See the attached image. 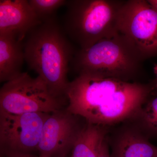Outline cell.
Instances as JSON below:
<instances>
[{
	"label": "cell",
	"instance_id": "obj_1",
	"mask_svg": "<svg viewBox=\"0 0 157 157\" xmlns=\"http://www.w3.org/2000/svg\"><path fill=\"white\" fill-rule=\"evenodd\" d=\"M155 88V82H129L80 74L69 83L67 110L88 123L113 126L133 117Z\"/></svg>",
	"mask_w": 157,
	"mask_h": 157
},
{
	"label": "cell",
	"instance_id": "obj_2",
	"mask_svg": "<svg viewBox=\"0 0 157 157\" xmlns=\"http://www.w3.org/2000/svg\"><path fill=\"white\" fill-rule=\"evenodd\" d=\"M25 61L38 74L56 98L66 97L67 76L76 50L65 34L57 17L42 22L24 42Z\"/></svg>",
	"mask_w": 157,
	"mask_h": 157
},
{
	"label": "cell",
	"instance_id": "obj_3",
	"mask_svg": "<svg viewBox=\"0 0 157 157\" xmlns=\"http://www.w3.org/2000/svg\"><path fill=\"white\" fill-rule=\"evenodd\" d=\"M144 61L121 34L102 39L89 48L76 50L70 64L78 75L94 74L104 78L137 82Z\"/></svg>",
	"mask_w": 157,
	"mask_h": 157
},
{
	"label": "cell",
	"instance_id": "obj_4",
	"mask_svg": "<svg viewBox=\"0 0 157 157\" xmlns=\"http://www.w3.org/2000/svg\"><path fill=\"white\" fill-rule=\"evenodd\" d=\"M125 1L68 0L62 27L80 49L119 33V14Z\"/></svg>",
	"mask_w": 157,
	"mask_h": 157
},
{
	"label": "cell",
	"instance_id": "obj_5",
	"mask_svg": "<svg viewBox=\"0 0 157 157\" xmlns=\"http://www.w3.org/2000/svg\"><path fill=\"white\" fill-rule=\"evenodd\" d=\"M62 98H56L39 76L26 72L5 82L0 90V111L14 114L52 113L61 109Z\"/></svg>",
	"mask_w": 157,
	"mask_h": 157
},
{
	"label": "cell",
	"instance_id": "obj_6",
	"mask_svg": "<svg viewBox=\"0 0 157 157\" xmlns=\"http://www.w3.org/2000/svg\"><path fill=\"white\" fill-rule=\"evenodd\" d=\"M118 29L144 61L157 56V9L147 0L125 1Z\"/></svg>",
	"mask_w": 157,
	"mask_h": 157
},
{
	"label": "cell",
	"instance_id": "obj_7",
	"mask_svg": "<svg viewBox=\"0 0 157 157\" xmlns=\"http://www.w3.org/2000/svg\"><path fill=\"white\" fill-rule=\"evenodd\" d=\"M51 113L14 114L0 111L1 149L9 156L37 150L43 125Z\"/></svg>",
	"mask_w": 157,
	"mask_h": 157
},
{
	"label": "cell",
	"instance_id": "obj_8",
	"mask_svg": "<svg viewBox=\"0 0 157 157\" xmlns=\"http://www.w3.org/2000/svg\"><path fill=\"white\" fill-rule=\"evenodd\" d=\"M79 117L67 109L49 114L43 125L37 148L39 156L67 155L85 125L80 124Z\"/></svg>",
	"mask_w": 157,
	"mask_h": 157
},
{
	"label": "cell",
	"instance_id": "obj_9",
	"mask_svg": "<svg viewBox=\"0 0 157 157\" xmlns=\"http://www.w3.org/2000/svg\"><path fill=\"white\" fill-rule=\"evenodd\" d=\"M107 138L110 157H157V147L131 121L110 127Z\"/></svg>",
	"mask_w": 157,
	"mask_h": 157
},
{
	"label": "cell",
	"instance_id": "obj_10",
	"mask_svg": "<svg viewBox=\"0 0 157 157\" xmlns=\"http://www.w3.org/2000/svg\"><path fill=\"white\" fill-rule=\"evenodd\" d=\"M41 23L29 0L0 1V35H11L23 42Z\"/></svg>",
	"mask_w": 157,
	"mask_h": 157
},
{
	"label": "cell",
	"instance_id": "obj_11",
	"mask_svg": "<svg viewBox=\"0 0 157 157\" xmlns=\"http://www.w3.org/2000/svg\"><path fill=\"white\" fill-rule=\"evenodd\" d=\"M25 61L24 42L11 35H0V81L6 82L21 73Z\"/></svg>",
	"mask_w": 157,
	"mask_h": 157
},
{
	"label": "cell",
	"instance_id": "obj_12",
	"mask_svg": "<svg viewBox=\"0 0 157 157\" xmlns=\"http://www.w3.org/2000/svg\"><path fill=\"white\" fill-rule=\"evenodd\" d=\"M110 128L86 122L74 144L70 157H98Z\"/></svg>",
	"mask_w": 157,
	"mask_h": 157
},
{
	"label": "cell",
	"instance_id": "obj_13",
	"mask_svg": "<svg viewBox=\"0 0 157 157\" xmlns=\"http://www.w3.org/2000/svg\"><path fill=\"white\" fill-rule=\"evenodd\" d=\"M135 124L150 140L157 138V92L154 91L133 117Z\"/></svg>",
	"mask_w": 157,
	"mask_h": 157
},
{
	"label": "cell",
	"instance_id": "obj_14",
	"mask_svg": "<svg viewBox=\"0 0 157 157\" xmlns=\"http://www.w3.org/2000/svg\"><path fill=\"white\" fill-rule=\"evenodd\" d=\"M67 2L66 0H29L35 14L42 23L56 17L58 9L66 6Z\"/></svg>",
	"mask_w": 157,
	"mask_h": 157
},
{
	"label": "cell",
	"instance_id": "obj_15",
	"mask_svg": "<svg viewBox=\"0 0 157 157\" xmlns=\"http://www.w3.org/2000/svg\"><path fill=\"white\" fill-rule=\"evenodd\" d=\"M98 157H110V150L107 140V136L102 143Z\"/></svg>",
	"mask_w": 157,
	"mask_h": 157
},
{
	"label": "cell",
	"instance_id": "obj_16",
	"mask_svg": "<svg viewBox=\"0 0 157 157\" xmlns=\"http://www.w3.org/2000/svg\"><path fill=\"white\" fill-rule=\"evenodd\" d=\"M148 2L157 9V0H147Z\"/></svg>",
	"mask_w": 157,
	"mask_h": 157
},
{
	"label": "cell",
	"instance_id": "obj_17",
	"mask_svg": "<svg viewBox=\"0 0 157 157\" xmlns=\"http://www.w3.org/2000/svg\"><path fill=\"white\" fill-rule=\"evenodd\" d=\"M15 157H42L39 156V157L33 156L30 155H14Z\"/></svg>",
	"mask_w": 157,
	"mask_h": 157
},
{
	"label": "cell",
	"instance_id": "obj_18",
	"mask_svg": "<svg viewBox=\"0 0 157 157\" xmlns=\"http://www.w3.org/2000/svg\"><path fill=\"white\" fill-rule=\"evenodd\" d=\"M154 70L155 74L156 76V80L155 82L156 88L157 89V64L155 65L154 68Z\"/></svg>",
	"mask_w": 157,
	"mask_h": 157
},
{
	"label": "cell",
	"instance_id": "obj_19",
	"mask_svg": "<svg viewBox=\"0 0 157 157\" xmlns=\"http://www.w3.org/2000/svg\"><path fill=\"white\" fill-rule=\"evenodd\" d=\"M67 155H59V156H55L54 157H66Z\"/></svg>",
	"mask_w": 157,
	"mask_h": 157
},
{
	"label": "cell",
	"instance_id": "obj_20",
	"mask_svg": "<svg viewBox=\"0 0 157 157\" xmlns=\"http://www.w3.org/2000/svg\"><path fill=\"white\" fill-rule=\"evenodd\" d=\"M9 157H15L14 156H9Z\"/></svg>",
	"mask_w": 157,
	"mask_h": 157
}]
</instances>
